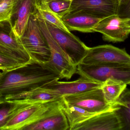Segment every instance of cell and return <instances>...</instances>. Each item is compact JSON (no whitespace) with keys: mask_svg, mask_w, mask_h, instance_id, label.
Instances as JSON below:
<instances>
[{"mask_svg":"<svg viewBox=\"0 0 130 130\" xmlns=\"http://www.w3.org/2000/svg\"><path fill=\"white\" fill-rule=\"evenodd\" d=\"M76 73L80 76L104 83L108 79L121 81L130 85V64H92L81 63Z\"/></svg>","mask_w":130,"mask_h":130,"instance_id":"3","label":"cell"},{"mask_svg":"<svg viewBox=\"0 0 130 130\" xmlns=\"http://www.w3.org/2000/svg\"><path fill=\"white\" fill-rule=\"evenodd\" d=\"M0 75H1V73H0Z\"/></svg>","mask_w":130,"mask_h":130,"instance_id":"32","label":"cell"},{"mask_svg":"<svg viewBox=\"0 0 130 130\" xmlns=\"http://www.w3.org/2000/svg\"><path fill=\"white\" fill-rule=\"evenodd\" d=\"M121 1H122V0H118V2H119H119H120Z\"/></svg>","mask_w":130,"mask_h":130,"instance_id":"31","label":"cell"},{"mask_svg":"<svg viewBox=\"0 0 130 130\" xmlns=\"http://www.w3.org/2000/svg\"><path fill=\"white\" fill-rule=\"evenodd\" d=\"M36 0H13L10 20L14 30L19 37L22 36L29 17L38 11Z\"/></svg>","mask_w":130,"mask_h":130,"instance_id":"11","label":"cell"},{"mask_svg":"<svg viewBox=\"0 0 130 130\" xmlns=\"http://www.w3.org/2000/svg\"><path fill=\"white\" fill-rule=\"evenodd\" d=\"M58 73L48 63L31 59L26 64L0 75V100L24 99L28 93L59 80Z\"/></svg>","mask_w":130,"mask_h":130,"instance_id":"1","label":"cell"},{"mask_svg":"<svg viewBox=\"0 0 130 130\" xmlns=\"http://www.w3.org/2000/svg\"><path fill=\"white\" fill-rule=\"evenodd\" d=\"M62 96L53 89L43 87L27 94L24 99L39 103H46L59 100Z\"/></svg>","mask_w":130,"mask_h":130,"instance_id":"21","label":"cell"},{"mask_svg":"<svg viewBox=\"0 0 130 130\" xmlns=\"http://www.w3.org/2000/svg\"><path fill=\"white\" fill-rule=\"evenodd\" d=\"M72 1L70 0H53L37 6L44 5L51 10L57 14L60 17L69 11Z\"/></svg>","mask_w":130,"mask_h":130,"instance_id":"23","label":"cell"},{"mask_svg":"<svg viewBox=\"0 0 130 130\" xmlns=\"http://www.w3.org/2000/svg\"><path fill=\"white\" fill-rule=\"evenodd\" d=\"M34 102L28 99L0 100V130L19 112Z\"/></svg>","mask_w":130,"mask_h":130,"instance_id":"16","label":"cell"},{"mask_svg":"<svg viewBox=\"0 0 130 130\" xmlns=\"http://www.w3.org/2000/svg\"><path fill=\"white\" fill-rule=\"evenodd\" d=\"M61 100L46 103L32 102L18 113L2 130H22L49 114L60 105Z\"/></svg>","mask_w":130,"mask_h":130,"instance_id":"5","label":"cell"},{"mask_svg":"<svg viewBox=\"0 0 130 130\" xmlns=\"http://www.w3.org/2000/svg\"><path fill=\"white\" fill-rule=\"evenodd\" d=\"M118 118L112 110L95 115L73 130H121Z\"/></svg>","mask_w":130,"mask_h":130,"instance_id":"13","label":"cell"},{"mask_svg":"<svg viewBox=\"0 0 130 130\" xmlns=\"http://www.w3.org/2000/svg\"><path fill=\"white\" fill-rule=\"evenodd\" d=\"M12 1L4 0L0 4V21L10 20L12 10Z\"/></svg>","mask_w":130,"mask_h":130,"instance_id":"26","label":"cell"},{"mask_svg":"<svg viewBox=\"0 0 130 130\" xmlns=\"http://www.w3.org/2000/svg\"><path fill=\"white\" fill-rule=\"evenodd\" d=\"M127 85L121 81L108 79L103 83L101 88L105 99L112 106L120 97Z\"/></svg>","mask_w":130,"mask_h":130,"instance_id":"20","label":"cell"},{"mask_svg":"<svg viewBox=\"0 0 130 130\" xmlns=\"http://www.w3.org/2000/svg\"><path fill=\"white\" fill-rule=\"evenodd\" d=\"M118 0H72L68 12L80 11L100 19L117 14Z\"/></svg>","mask_w":130,"mask_h":130,"instance_id":"10","label":"cell"},{"mask_svg":"<svg viewBox=\"0 0 130 130\" xmlns=\"http://www.w3.org/2000/svg\"><path fill=\"white\" fill-rule=\"evenodd\" d=\"M45 22L53 37L73 63L77 66L85 56L89 47L71 32H65L48 22Z\"/></svg>","mask_w":130,"mask_h":130,"instance_id":"6","label":"cell"},{"mask_svg":"<svg viewBox=\"0 0 130 130\" xmlns=\"http://www.w3.org/2000/svg\"><path fill=\"white\" fill-rule=\"evenodd\" d=\"M0 54L10 56L27 63L31 60L29 54L26 51L12 49L0 44Z\"/></svg>","mask_w":130,"mask_h":130,"instance_id":"24","label":"cell"},{"mask_svg":"<svg viewBox=\"0 0 130 130\" xmlns=\"http://www.w3.org/2000/svg\"><path fill=\"white\" fill-rule=\"evenodd\" d=\"M111 108L120 120L121 130H130V89L126 88Z\"/></svg>","mask_w":130,"mask_h":130,"instance_id":"18","label":"cell"},{"mask_svg":"<svg viewBox=\"0 0 130 130\" xmlns=\"http://www.w3.org/2000/svg\"><path fill=\"white\" fill-rule=\"evenodd\" d=\"M52 1H53V0H36L37 7L42 4L47 3ZM70 1H72V0H70Z\"/></svg>","mask_w":130,"mask_h":130,"instance_id":"28","label":"cell"},{"mask_svg":"<svg viewBox=\"0 0 130 130\" xmlns=\"http://www.w3.org/2000/svg\"><path fill=\"white\" fill-rule=\"evenodd\" d=\"M37 19L40 29L46 39L51 52V59L48 63L60 75L61 79H70L77 71V66L70 60L51 35L45 21L38 10Z\"/></svg>","mask_w":130,"mask_h":130,"instance_id":"4","label":"cell"},{"mask_svg":"<svg viewBox=\"0 0 130 130\" xmlns=\"http://www.w3.org/2000/svg\"><path fill=\"white\" fill-rule=\"evenodd\" d=\"M126 22L127 25L130 27V19H126Z\"/></svg>","mask_w":130,"mask_h":130,"instance_id":"29","label":"cell"},{"mask_svg":"<svg viewBox=\"0 0 130 130\" xmlns=\"http://www.w3.org/2000/svg\"><path fill=\"white\" fill-rule=\"evenodd\" d=\"M81 63L92 64H130V55L125 49L111 45L89 47Z\"/></svg>","mask_w":130,"mask_h":130,"instance_id":"7","label":"cell"},{"mask_svg":"<svg viewBox=\"0 0 130 130\" xmlns=\"http://www.w3.org/2000/svg\"><path fill=\"white\" fill-rule=\"evenodd\" d=\"M4 0H0V4L3 2Z\"/></svg>","mask_w":130,"mask_h":130,"instance_id":"30","label":"cell"},{"mask_svg":"<svg viewBox=\"0 0 130 130\" xmlns=\"http://www.w3.org/2000/svg\"><path fill=\"white\" fill-rule=\"evenodd\" d=\"M26 63L10 56L0 54V70L2 71L16 68Z\"/></svg>","mask_w":130,"mask_h":130,"instance_id":"25","label":"cell"},{"mask_svg":"<svg viewBox=\"0 0 130 130\" xmlns=\"http://www.w3.org/2000/svg\"><path fill=\"white\" fill-rule=\"evenodd\" d=\"M117 15L124 19L130 18V0H122L118 4Z\"/></svg>","mask_w":130,"mask_h":130,"instance_id":"27","label":"cell"},{"mask_svg":"<svg viewBox=\"0 0 130 130\" xmlns=\"http://www.w3.org/2000/svg\"><path fill=\"white\" fill-rule=\"evenodd\" d=\"M66 117L60 105L49 114L23 128L22 130H69Z\"/></svg>","mask_w":130,"mask_h":130,"instance_id":"14","label":"cell"},{"mask_svg":"<svg viewBox=\"0 0 130 130\" xmlns=\"http://www.w3.org/2000/svg\"><path fill=\"white\" fill-rule=\"evenodd\" d=\"M102 34V39L113 43L124 42L130 34V27L126 19L114 15L102 19L92 29Z\"/></svg>","mask_w":130,"mask_h":130,"instance_id":"9","label":"cell"},{"mask_svg":"<svg viewBox=\"0 0 130 130\" xmlns=\"http://www.w3.org/2000/svg\"><path fill=\"white\" fill-rule=\"evenodd\" d=\"M61 18L70 31L85 33H93V27L102 19L80 11L67 12Z\"/></svg>","mask_w":130,"mask_h":130,"instance_id":"15","label":"cell"},{"mask_svg":"<svg viewBox=\"0 0 130 130\" xmlns=\"http://www.w3.org/2000/svg\"><path fill=\"white\" fill-rule=\"evenodd\" d=\"M20 39L32 59L42 63L50 61V49L40 27L37 13L30 15Z\"/></svg>","mask_w":130,"mask_h":130,"instance_id":"2","label":"cell"},{"mask_svg":"<svg viewBox=\"0 0 130 130\" xmlns=\"http://www.w3.org/2000/svg\"><path fill=\"white\" fill-rule=\"evenodd\" d=\"M0 44L15 50L26 51L9 20L0 21Z\"/></svg>","mask_w":130,"mask_h":130,"instance_id":"19","label":"cell"},{"mask_svg":"<svg viewBox=\"0 0 130 130\" xmlns=\"http://www.w3.org/2000/svg\"><path fill=\"white\" fill-rule=\"evenodd\" d=\"M61 106L68 120L69 126V130H73L76 126L98 114L89 112L79 107L70 104L62 97L61 100Z\"/></svg>","mask_w":130,"mask_h":130,"instance_id":"17","label":"cell"},{"mask_svg":"<svg viewBox=\"0 0 130 130\" xmlns=\"http://www.w3.org/2000/svg\"><path fill=\"white\" fill-rule=\"evenodd\" d=\"M62 97L68 103L86 110L99 114L111 110L105 99L101 88L95 89Z\"/></svg>","mask_w":130,"mask_h":130,"instance_id":"8","label":"cell"},{"mask_svg":"<svg viewBox=\"0 0 130 130\" xmlns=\"http://www.w3.org/2000/svg\"><path fill=\"white\" fill-rule=\"evenodd\" d=\"M37 8L42 17L45 21L53 24L65 32L71 33V31L69 30L65 25L61 18L57 14L44 5L39 6Z\"/></svg>","mask_w":130,"mask_h":130,"instance_id":"22","label":"cell"},{"mask_svg":"<svg viewBox=\"0 0 130 130\" xmlns=\"http://www.w3.org/2000/svg\"><path fill=\"white\" fill-rule=\"evenodd\" d=\"M103 82L94 81L81 76L72 81H55L44 86L58 92L62 96L74 94L95 89L101 88Z\"/></svg>","mask_w":130,"mask_h":130,"instance_id":"12","label":"cell"}]
</instances>
